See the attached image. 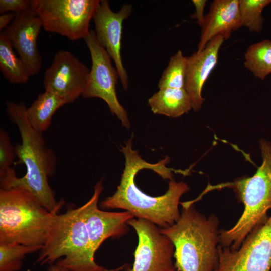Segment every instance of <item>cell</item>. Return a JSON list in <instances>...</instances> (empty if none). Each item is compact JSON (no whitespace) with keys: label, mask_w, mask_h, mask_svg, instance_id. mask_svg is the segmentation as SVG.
<instances>
[{"label":"cell","mask_w":271,"mask_h":271,"mask_svg":"<svg viewBox=\"0 0 271 271\" xmlns=\"http://www.w3.org/2000/svg\"><path fill=\"white\" fill-rule=\"evenodd\" d=\"M132 138L121 148L125 168L115 192L100 203L104 209H121L134 217L151 222L161 228L168 227L180 217L178 205L183 194L190 188L184 182H176L173 172L179 170L168 168L166 156L155 164L143 159L133 150Z\"/></svg>","instance_id":"6da1fadb"},{"label":"cell","mask_w":271,"mask_h":271,"mask_svg":"<svg viewBox=\"0 0 271 271\" xmlns=\"http://www.w3.org/2000/svg\"><path fill=\"white\" fill-rule=\"evenodd\" d=\"M7 113L17 126L21 143L14 146L18 163L25 165L26 172L18 177L12 167L0 171L1 188L21 187L31 192L49 211L56 212L64 203L57 202L48 181L56 171L57 159L54 151L47 146L42 133L34 129L29 123L26 107L23 104L6 102Z\"/></svg>","instance_id":"7a4b0ae2"},{"label":"cell","mask_w":271,"mask_h":271,"mask_svg":"<svg viewBox=\"0 0 271 271\" xmlns=\"http://www.w3.org/2000/svg\"><path fill=\"white\" fill-rule=\"evenodd\" d=\"M181 204L178 220L160 228L174 246L175 267L179 271H215L219 263V221L214 214L201 213L193 204Z\"/></svg>","instance_id":"3957f363"},{"label":"cell","mask_w":271,"mask_h":271,"mask_svg":"<svg viewBox=\"0 0 271 271\" xmlns=\"http://www.w3.org/2000/svg\"><path fill=\"white\" fill-rule=\"evenodd\" d=\"M85 207L57 214L48 237L39 251L41 265L57 262L70 271L108 270L95 261L85 221Z\"/></svg>","instance_id":"277c9868"},{"label":"cell","mask_w":271,"mask_h":271,"mask_svg":"<svg viewBox=\"0 0 271 271\" xmlns=\"http://www.w3.org/2000/svg\"><path fill=\"white\" fill-rule=\"evenodd\" d=\"M259 146L262 162L252 176L214 187L232 188L244 205L243 213L236 223L229 229L220 231L221 246L238 249L250 232L267 218V212L271 209V143L261 139Z\"/></svg>","instance_id":"5b68a950"},{"label":"cell","mask_w":271,"mask_h":271,"mask_svg":"<svg viewBox=\"0 0 271 271\" xmlns=\"http://www.w3.org/2000/svg\"><path fill=\"white\" fill-rule=\"evenodd\" d=\"M57 214L25 188H0V243L43 246Z\"/></svg>","instance_id":"8992f818"},{"label":"cell","mask_w":271,"mask_h":271,"mask_svg":"<svg viewBox=\"0 0 271 271\" xmlns=\"http://www.w3.org/2000/svg\"><path fill=\"white\" fill-rule=\"evenodd\" d=\"M99 0H31L44 29L76 41L88 35Z\"/></svg>","instance_id":"52a82bcc"},{"label":"cell","mask_w":271,"mask_h":271,"mask_svg":"<svg viewBox=\"0 0 271 271\" xmlns=\"http://www.w3.org/2000/svg\"><path fill=\"white\" fill-rule=\"evenodd\" d=\"M84 40L91 55L92 67L82 96L85 98L96 97L103 100L122 126L129 128L127 112L117 97L116 86L119 76L116 68L112 65L110 57L99 43L93 30H90Z\"/></svg>","instance_id":"ba28073f"},{"label":"cell","mask_w":271,"mask_h":271,"mask_svg":"<svg viewBox=\"0 0 271 271\" xmlns=\"http://www.w3.org/2000/svg\"><path fill=\"white\" fill-rule=\"evenodd\" d=\"M219 263L215 271H270L271 215L232 250L218 245Z\"/></svg>","instance_id":"9c48e42d"},{"label":"cell","mask_w":271,"mask_h":271,"mask_svg":"<svg viewBox=\"0 0 271 271\" xmlns=\"http://www.w3.org/2000/svg\"><path fill=\"white\" fill-rule=\"evenodd\" d=\"M136 231L138 243L131 267L125 265L124 271H174L172 258L174 246L158 226L140 218L128 222Z\"/></svg>","instance_id":"30bf717a"},{"label":"cell","mask_w":271,"mask_h":271,"mask_svg":"<svg viewBox=\"0 0 271 271\" xmlns=\"http://www.w3.org/2000/svg\"><path fill=\"white\" fill-rule=\"evenodd\" d=\"M90 70L74 55L67 50L58 51L44 73L45 91L63 99L66 104L74 102L86 88Z\"/></svg>","instance_id":"8fae6325"},{"label":"cell","mask_w":271,"mask_h":271,"mask_svg":"<svg viewBox=\"0 0 271 271\" xmlns=\"http://www.w3.org/2000/svg\"><path fill=\"white\" fill-rule=\"evenodd\" d=\"M131 11L132 6L125 4L118 12H114L108 1L102 0L93 17L96 39L115 63L124 90L128 89V78L121 55L122 24Z\"/></svg>","instance_id":"7c38bea8"},{"label":"cell","mask_w":271,"mask_h":271,"mask_svg":"<svg viewBox=\"0 0 271 271\" xmlns=\"http://www.w3.org/2000/svg\"><path fill=\"white\" fill-rule=\"evenodd\" d=\"M103 190V182L101 180L94 186L91 198L84 204L86 226L94 255L106 239L119 238L126 234L128 230V221L134 218L131 213L126 211L108 212L98 208V200Z\"/></svg>","instance_id":"4fadbf2b"},{"label":"cell","mask_w":271,"mask_h":271,"mask_svg":"<svg viewBox=\"0 0 271 271\" xmlns=\"http://www.w3.org/2000/svg\"><path fill=\"white\" fill-rule=\"evenodd\" d=\"M42 24L31 7L16 14L12 22L2 31L11 42L31 76L41 70L42 58L37 47V39Z\"/></svg>","instance_id":"5bb4252c"},{"label":"cell","mask_w":271,"mask_h":271,"mask_svg":"<svg viewBox=\"0 0 271 271\" xmlns=\"http://www.w3.org/2000/svg\"><path fill=\"white\" fill-rule=\"evenodd\" d=\"M225 40L223 36L218 35L211 39L203 50L186 57L184 88L195 112L199 110L203 102L201 95L203 86L217 63L219 51Z\"/></svg>","instance_id":"9a60e30c"},{"label":"cell","mask_w":271,"mask_h":271,"mask_svg":"<svg viewBox=\"0 0 271 271\" xmlns=\"http://www.w3.org/2000/svg\"><path fill=\"white\" fill-rule=\"evenodd\" d=\"M239 0H214L205 16L201 27L198 51L203 50L215 37L221 35L225 39L241 27Z\"/></svg>","instance_id":"2e32d148"},{"label":"cell","mask_w":271,"mask_h":271,"mask_svg":"<svg viewBox=\"0 0 271 271\" xmlns=\"http://www.w3.org/2000/svg\"><path fill=\"white\" fill-rule=\"evenodd\" d=\"M148 104L154 113L169 117H179L192 109L185 88L159 89L148 99Z\"/></svg>","instance_id":"e0dca14e"},{"label":"cell","mask_w":271,"mask_h":271,"mask_svg":"<svg viewBox=\"0 0 271 271\" xmlns=\"http://www.w3.org/2000/svg\"><path fill=\"white\" fill-rule=\"evenodd\" d=\"M65 104L64 101L57 95L45 90L26 108L29 123L34 129L42 133L49 128L56 111Z\"/></svg>","instance_id":"ac0fdd59"},{"label":"cell","mask_w":271,"mask_h":271,"mask_svg":"<svg viewBox=\"0 0 271 271\" xmlns=\"http://www.w3.org/2000/svg\"><path fill=\"white\" fill-rule=\"evenodd\" d=\"M13 46L2 31L0 33V70L4 77L14 84L26 83L30 73L25 64L15 53Z\"/></svg>","instance_id":"d6986e66"},{"label":"cell","mask_w":271,"mask_h":271,"mask_svg":"<svg viewBox=\"0 0 271 271\" xmlns=\"http://www.w3.org/2000/svg\"><path fill=\"white\" fill-rule=\"evenodd\" d=\"M244 65L261 80L271 74V41L263 40L249 46L244 54Z\"/></svg>","instance_id":"ffe728a7"},{"label":"cell","mask_w":271,"mask_h":271,"mask_svg":"<svg viewBox=\"0 0 271 271\" xmlns=\"http://www.w3.org/2000/svg\"><path fill=\"white\" fill-rule=\"evenodd\" d=\"M42 246L19 243H0V271H18L26 255L39 251Z\"/></svg>","instance_id":"44dd1931"},{"label":"cell","mask_w":271,"mask_h":271,"mask_svg":"<svg viewBox=\"0 0 271 271\" xmlns=\"http://www.w3.org/2000/svg\"><path fill=\"white\" fill-rule=\"evenodd\" d=\"M187 70V58L181 50L173 55L158 83L159 89L185 88Z\"/></svg>","instance_id":"7402d4cb"},{"label":"cell","mask_w":271,"mask_h":271,"mask_svg":"<svg viewBox=\"0 0 271 271\" xmlns=\"http://www.w3.org/2000/svg\"><path fill=\"white\" fill-rule=\"evenodd\" d=\"M270 3L271 0H239L241 26L246 27L251 32H260L264 20L262 12Z\"/></svg>","instance_id":"603a6c76"},{"label":"cell","mask_w":271,"mask_h":271,"mask_svg":"<svg viewBox=\"0 0 271 271\" xmlns=\"http://www.w3.org/2000/svg\"><path fill=\"white\" fill-rule=\"evenodd\" d=\"M15 152L10 136L3 128L0 129V171L11 167L14 163Z\"/></svg>","instance_id":"cb8c5ba5"},{"label":"cell","mask_w":271,"mask_h":271,"mask_svg":"<svg viewBox=\"0 0 271 271\" xmlns=\"http://www.w3.org/2000/svg\"><path fill=\"white\" fill-rule=\"evenodd\" d=\"M31 7V0H1L0 14L12 12L16 14Z\"/></svg>","instance_id":"d4e9b609"},{"label":"cell","mask_w":271,"mask_h":271,"mask_svg":"<svg viewBox=\"0 0 271 271\" xmlns=\"http://www.w3.org/2000/svg\"><path fill=\"white\" fill-rule=\"evenodd\" d=\"M195 8V12L190 17L191 19H196L198 24L201 27L204 20V11L206 5V0H192Z\"/></svg>","instance_id":"484cf974"},{"label":"cell","mask_w":271,"mask_h":271,"mask_svg":"<svg viewBox=\"0 0 271 271\" xmlns=\"http://www.w3.org/2000/svg\"><path fill=\"white\" fill-rule=\"evenodd\" d=\"M16 14L9 12L1 14L0 16V30L2 31L8 27L14 20Z\"/></svg>","instance_id":"4316f807"},{"label":"cell","mask_w":271,"mask_h":271,"mask_svg":"<svg viewBox=\"0 0 271 271\" xmlns=\"http://www.w3.org/2000/svg\"><path fill=\"white\" fill-rule=\"evenodd\" d=\"M46 271H70L57 262L49 265Z\"/></svg>","instance_id":"83f0119b"},{"label":"cell","mask_w":271,"mask_h":271,"mask_svg":"<svg viewBox=\"0 0 271 271\" xmlns=\"http://www.w3.org/2000/svg\"><path fill=\"white\" fill-rule=\"evenodd\" d=\"M174 271H179V270H177V269H176V270H174Z\"/></svg>","instance_id":"f1b7e54d"}]
</instances>
